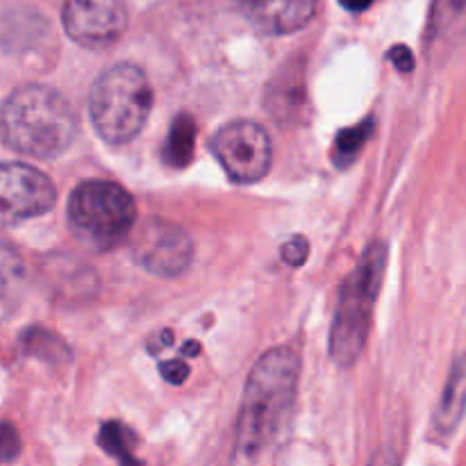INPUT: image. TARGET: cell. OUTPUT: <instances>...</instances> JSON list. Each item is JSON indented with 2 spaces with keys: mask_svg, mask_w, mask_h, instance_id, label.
<instances>
[{
  "mask_svg": "<svg viewBox=\"0 0 466 466\" xmlns=\"http://www.w3.org/2000/svg\"><path fill=\"white\" fill-rule=\"evenodd\" d=\"M299 369V358L285 346L258 360L246 382L237 423L235 449L239 462H264L278 451L294 412Z\"/></svg>",
  "mask_w": 466,
  "mask_h": 466,
  "instance_id": "6da1fadb",
  "label": "cell"
},
{
  "mask_svg": "<svg viewBox=\"0 0 466 466\" xmlns=\"http://www.w3.org/2000/svg\"><path fill=\"white\" fill-rule=\"evenodd\" d=\"M77 135V114L59 91L25 85L0 105V139L30 157L62 155Z\"/></svg>",
  "mask_w": 466,
  "mask_h": 466,
  "instance_id": "7a4b0ae2",
  "label": "cell"
},
{
  "mask_svg": "<svg viewBox=\"0 0 466 466\" xmlns=\"http://www.w3.org/2000/svg\"><path fill=\"white\" fill-rule=\"evenodd\" d=\"M153 105V89L135 64H116L94 82L89 116L96 132L109 144H126L144 127Z\"/></svg>",
  "mask_w": 466,
  "mask_h": 466,
  "instance_id": "3957f363",
  "label": "cell"
},
{
  "mask_svg": "<svg viewBox=\"0 0 466 466\" xmlns=\"http://www.w3.org/2000/svg\"><path fill=\"white\" fill-rule=\"evenodd\" d=\"M385 264L387 248L385 244L376 241L364 250L355 271L341 287V299L330 332V355L339 367H350L364 350L371 328L373 305L385 276Z\"/></svg>",
  "mask_w": 466,
  "mask_h": 466,
  "instance_id": "277c9868",
  "label": "cell"
},
{
  "mask_svg": "<svg viewBox=\"0 0 466 466\" xmlns=\"http://www.w3.org/2000/svg\"><path fill=\"white\" fill-rule=\"evenodd\" d=\"M137 208L132 196L116 182L86 180L68 200V223L82 244L109 250L121 244L135 226Z\"/></svg>",
  "mask_w": 466,
  "mask_h": 466,
  "instance_id": "5b68a950",
  "label": "cell"
},
{
  "mask_svg": "<svg viewBox=\"0 0 466 466\" xmlns=\"http://www.w3.org/2000/svg\"><path fill=\"white\" fill-rule=\"evenodd\" d=\"M212 150L230 180L250 185L267 176L271 167V139L253 121H232L214 135Z\"/></svg>",
  "mask_w": 466,
  "mask_h": 466,
  "instance_id": "8992f818",
  "label": "cell"
},
{
  "mask_svg": "<svg viewBox=\"0 0 466 466\" xmlns=\"http://www.w3.org/2000/svg\"><path fill=\"white\" fill-rule=\"evenodd\" d=\"M132 258L153 276L176 278L191 264L194 244L176 223L150 218L132 237Z\"/></svg>",
  "mask_w": 466,
  "mask_h": 466,
  "instance_id": "52a82bcc",
  "label": "cell"
},
{
  "mask_svg": "<svg viewBox=\"0 0 466 466\" xmlns=\"http://www.w3.org/2000/svg\"><path fill=\"white\" fill-rule=\"evenodd\" d=\"M55 205V185L36 168L21 162L0 164V223L44 217Z\"/></svg>",
  "mask_w": 466,
  "mask_h": 466,
  "instance_id": "ba28073f",
  "label": "cell"
},
{
  "mask_svg": "<svg viewBox=\"0 0 466 466\" xmlns=\"http://www.w3.org/2000/svg\"><path fill=\"white\" fill-rule=\"evenodd\" d=\"M66 35L86 48H105L126 32L123 0H66L62 12Z\"/></svg>",
  "mask_w": 466,
  "mask_h": 466,
  "instance_id": "9c48e42d",
  "label": "cell"
},
{
  "mask_svg": "<svg viewBox=\"0 0 466 466\" xmlns=\"http://www.w3.org/2000/svg\"><path fill=\"white\" fill-rule=\"evenodd\" d=\"M246 21L264 35H287L309 23L317 0H235Z\"/></svg>",
  "mask_w": 466,
  "mask_h": 466,
  "instance_id": "30bf717a",
  "label": "cell"
},
{
  "mask_svg": "<svg viewBox=\"0 0 466 466\" xmlns=\"http://www.w3.org/2000/svg\"><path fill=\"white\" fill-rule=\"evenodd\" d=\"M25 262L16 248L0 241V323L18 312L25 296Z\"/></svg>",
  "mask_w": 466,
  "mask_h": 466,
  "instance_id": "8fae6325",
  "label": "cell"
},
{
  "mask_svg": "<svg viewBox=\"0 0 466 466\" xmlns=\"http://www.w3.org/2000/svg\"><path fill=\"white\" fill-rule=\"evenodd\" d=\"M466 412V355H460L453 362V369L446 380L444 394H441L440 408L435 414V431L440 435H453L458 423L462 421Z\"/></svg>",
  "mask_w": 466,
  "mask_h": 466,
  "instance_id": "7c38bea8",
  "label": "cell"
},
{
  "mask_svg": "<svg viewBox=\"0 0 466 466\" xmlns=\"http://www.w3.org/2000/svg\"><path fill=\"white\" fill-rule=\"evenodd\" d=\"M194 146H196V123L191 121V116L182 114L173 121L171 132L167 137V144H164V159L171 167L182 168L191 162L194 157Z\"/></svg>",
  "mask_w": 466,
  "mask_h": 466,
  "instance_id": "4fadbf2b",
  "label": "cell"
},
{
  "mask_svg": "<svg viewBox=\"0 0 466 466\" xmlns=\"http://www.w3.org/2000/svg\"><path fill=\"white\" fill-rule=\"evenodd\" d=\"M466 23V0H435L431 35L449 39Z\"/></svg>",
  "mask_w": 466,
  "mask_h": 466,
  "instance_id": "5bb4252c",
  "label": "cell"
},
{
  "mask_svg": "<svg viewBox=\"0 0 466 466\" xmlns=\"http://www.w3.org/2000/svg\"><path fill=\"white\" fill-rule=\"evenodd\" d=\"M373 132V123L364 121L360 126L346 127L344 132H339L335 144V162L337 167H349L355 157L360 155L362 146L367 144V139L371 137Z\"/></svg>",
  "mask_w": 466,
  "mask_h": 466,
  "instance_id": "9a60e30c",
  "label": "cell"
},
{
  "mask_svg": "<svg viewBox=\"0 0 466 466\" xmlns=\"http://www.w3.org/2000/svg\"><path fill=\"white\" fill-rule=\"evenodd\" d=\"M126 435L127 431L123 426H118V423H107V426H103V431H100V446H103L107 453H112L114 458L118 460H127L130 462V449H127L126 444Z\"/></svg>",
  "mask_w": 466,
  "mask_h": 466,
  "instance_id": "2e32d148",
  "label": "cell"
},
{
  "mask_svg": "<svg viewBox=\"0 0 466 466\" xmlns=\"http://www.w3.org/2000/svg\"><path fill=\"white\" fill-rule=\"evenodd\" d=\"M21 451V440H18L16 428L9 423H0V464L12 462Z\"/></svg>",
  "mask_w": 466,
  "mask_h": 466,
  "instance_id": "e0dca14e",
  "label": "cell"
},
{
  "mask_svg": "<svg viewBox=\"0 0 466 466\" xmlns=\"http://www.w3.org/2000/svg\"><path fill=\"white\" fill-rule=\"evenodd\" d=\"M280 255H282V259L289 264V267H294V268L300 267V264H303L309 255L308 239H305V237H291V239L282 246Z\"/></svg>",
  "mask_w": 466,
  "mask_h": 466,
  "instance_id": "ac0fdd59",
  "label": "cell"
},
{
  "mask_svg": "<svg viewBox=\"0 0 466 466\" xmlns=\"http://www.w3.org/2000/svg\"><path fill=\"white\" fill-rule=\"evenodd\" d=\"M159 371H162L164 380H168L171 385H182L189 376V367H187L182 360H171V362L159 364Z\"/></svg>",
  "mask_w": 466,
  "mask_h": 466,
  "instance_id": "d6986e66",
  "label": "cell"
},
{
  "mask_svg": "<svg viewBox=\"0 0 466 466\" xmlns=\"http://www.w3.org/2000/svg\"><path fill=\"white\" fill-rule=\"evenodd\" d=\"M390 59L394 62V66L403 73H410L414 68V55L408 46H394V48L390 50Z\"/></svg>",
  "mask_w": 466,
  "mask_h": 466,
  "instance_id": "ffe728a7",
  "label": "cell"
},
{
  "mask_svg": "<svg viewBox=\"0 0 466 466\" xmlns=\"http://www.w3.org/2000/svg\"><path fill=\"white\" fill-rule=\"evenodd\" d=\"M339 3L344 5V7L349 9V12H362V9L371 7L373 0H339Z\"/></svg>",
  "mask_w": 466,
  "mask_h": 466,
  "instance_id": "44dd1931",
  "label": "cell"
},
{
  "mask_svg": "<svg viewBox=\"0 0 466 466\" xmlns=\"http://www.w3.org/2000/svg\"><path fill=\"white\" fill-rule=\"evenodd\" d=\"M196 353H198V344H187L185 349H182V355H185V358H191V355Z\"/></svg>",
  "mask_w": 466,
  "mask_h": 466,
  "instance_id": "7402d4cb",
  "label": "cell"
}]
</instances>
